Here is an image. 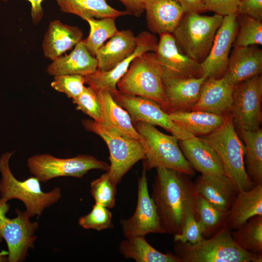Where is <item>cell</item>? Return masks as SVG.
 <instances>
[{
	"label": "cell",
	"mask_w": 262,
	"mask_h": 262,
	"mask_svg": "<svg viewBox=\"0 0 262 262\" xmlns=\"http://www.w3.org/2000/svg\"><path fill=\"white\" fill-rule=\"evenodd\" d=\"M151 197L164 233L181 232L188 214L196 213L198 193L187 175L167 168H157Z\"/></svg>",
	"instance_id": "cell-1"
},
{
	"label": "cell",
	"mask_w": 262,
	"mask_h": 262,
	"mask_svg": "<svg viewBox=\"0 0 262 262\" xmlns=\"http://www.w3.org/2000/svg\"><path fill=\"white\" fill-rule=\"evenodd\" d=\"M227 224L213 236L194 244L175 242L181 262H262V254L246 251L234 242Z\"/></svg>",
	"instance_id": "cell-2"
},
{
	"label": "cell",
	"mask_w": 262,
	"mask_h": 262,
	"mask_svg": "<svg viewBox=\"0 0 262 262\" xmlns=\"http://www.w3.org/2000/svg\"><path fill=\"white\" fill-rule=\"evenodd\" d=\"M202 138L216 153L225 175L231 180L238 193L254 186L245 168L244 143L237 133L230 115L227 116L220 127Z\"/></svg>",
	"instance_id": "cell-3"
},
{
	"label": "cell",
	"mask_w": 262,
	"mask_h": 262,
	"mask_svg": "<svg viewBox=\"0 0 262 262\" xmlns=\"http://www.w3.org/2000/svg\"><path fill=\"white\" fill-rule=\"evenodd\" d=\"M162 76L163 70L155 52H145L133 60L118 82L117 88L122 93L153 100L168 113L170 110L164 90Z\"/></svg>",
	"instance_id": "cell-4"
},
{
	"label": "cell",
	"mask_w": 262,
	"mask_h": 262,
	"mask_svg": "<svg viewBox=\"0 0 262 262\" xmlns=\"http://www.w3.org/2000/svg\"><path fill=\"white\" fill-rule=\"evenodd\" d=\"M14 152H7L0 158V181L1 197L9 201L17 199L21 201L26 207V212L31 217L41 215L43 211L54 203L61 197V190L56 187L49 192L41 189L40 181L35 177L26 180H17L12 173L9 164L10 158Z\"/></svg>",
	"instance_id": "cell-5"
},
{
	"label": "cell",
	"mask_w": 262,
	"mask_h": 262,
	"mask_svg": "<svg viewBox=\"0 0 262 262\" xmlns=\"http://www.w3.org/2000/svg\"><path fill=\"white\" fill-rule=\"evenodd\" d=\"M134 127L141 138L145 158L143 164L147 170L167 168L192 176L194 169L183 155L178 138L165 134L154 126L142 122H135Z\"/></svg>",
	"instance_id": "cell-6"
},
{
	"label": "cell",
	"mask_w": 262,
	"mask_h": 262,
	"mask_svg": "<svg viewBox=\"0 0 262 262\" xmlns=\"http://www.w3.org/2000/svg\"><path fill=\"white\" fill-rule=\"evenodd\" d=\"M223 16L184 13L172 34L180 50L201 63L208 56Z\"/></svg>",
	"instance_id": "cell-7"
},
{
	"label": "cell",
	"mask_w": 262,
	"mask_h": 262,
	"mask_svg": "<svg viewBox=\"0 0 262 262\" xmlns=\"http://www.w3.org/2000/svg\"><path fill=\"white\" fill-rule=\"evenodd\" d=\"M82 123L86 130L99 136L107 145L110 161L108 171L111 180L116 185L135 164L145 159V151L140 141L122 135L93 119H84Z\"/></svg>",
	"instance_id": "cell-8"
},
{
	"label": "cell",
	"mask_w": 262,
	"mask_h": 262,
	"mask_svg": "<svg viewBox=\"0 0 262 262\" xmlns=\"http://www.w3.org/2000/svg\"><path fill=\"white\" fill-rule=\"evenodd\" d=\"M30 172L46 182L59 177L82 178L92 169L108 171L110 165L89 155H79L69 158H59L49 154H38L27 161Z\"/></svg>",
	"instance_id": "cell-9"
},
{
	"label": "cell",
	"mask_w": 262,
	"mask_h": 262,
	"mask_svg": "<svg viewBox=\"0 0 262 262\" xmlns=\"http://www.w3.org/2000/svg\"><path fill=\"white\" fill-rule=\"evenodd\" d=\"M8 201L4 198H0V235L7 245L8 261L22 262L28 255L29 249L33 247L39 223L31 222L28 213L18 209L16 210V217H7L10 208Z\"/></svg>",
	"instance_id": "cell-10"
},
{
	"label": "cell",
	"mask_w": 262,
	"mask_h": 262,
	"mask_svg": "<svg viewBox=\"0 0 262 262\" xmlns=\"http://www.w3.org/2000/svg\"><path fill=\"white\" fill-rule=\"evenodd\" d=\"M262 99L261 75L234 86L230 115L237 130L256 131L261 128Z\"/></svg>",
	"instance_id": "cell-11"
},
{
	"label": "cell",
	"mask_w": 262,
	"mask_h": 262,
	"mask_svg": "<svg viewBox=\"0 0 262 262\" xmlns=\"http://www.w3.org/2000/svg\"><path fill=\"white\" fill-rule=\"evenodd\" d=\"M115 101L130 115L134 122H142L153 126H159L179 140L194 136L178 126L155 101L138 96L118 91L112 95Z\"/></svg>",
	"instance_id": "cell-12"
},
{
	"label": "cell",
	"mask_w": 262,
	"mask_h": 262,
	"mask_svg": "<svg viewBox=\"0 0 262 262\" xmlns=\"http://www.w3.org/2000/svg\"><path fill=\"white\" fill-rule=\"evenodd\" d=\"M147 169L143 164L138 180L137 201L133 215L120 221L125 238L143 236L150 233H164L159 221L155 205L148 191Z\"/></svg>",
	"instance_id": "cell-13"
},
{
	"label": "cell",
	"mask_w": 262,
	"mask_h": 262,
	"mask_svg": "<svg viewBox=\"0 0 262 262\" xmlns=\"http://www.w3.org/2000/svg\"><path fill=\"white\" fill-rule=\"evenodd\" d=\"M236 16L237 13L223 16L210 51L200 63L202 76L206 79L221 78L226 70L230 49L237 32Z\"/></svg>",
	"instance_id": "cell-14"
},
{
	"label": "cell",
	"mask_w": 262,
	"mask_h": 262,
	"mask_svg": "<svg viewBox=\"0 0 262 262\" xmlns=\"http://www.w3.org/2000/svg\"><path fill=\"white\" fill-rule=\"evenodd\" d=\"M137 45L133 53L110 70L101 72L97 70L85 77V83L95 91H109L112 95L118 91L117 84L128 69L133 60L138 55L148 51H156L158 39L154 34L143 31L137 35Z\"/></svg>",
	"instance_id": "cell-15"
},
{
	"label": "cell",
	"mask_w": 262,
	"mask_h": 262,
	"mask_svg": "<svg viewBox=\"0 0 262 262\" xmlns=\"http://www.w3.org/2000/svg\"><path fill=\"white\" fill-rule=\"evenodd\" d=\"M154 52L163 73L183 77L202 76L200 64L180 50L171 33L160 35Z\"/></svg>",
	"instance_id": "cell-16"
},
{
	"label": "cell",
	"mask_w": 262,
	"mask_h": 262,
	"mask_svg": "<svg viewBox=\"0 0 262 262\" xmlns=\"http://www.w3.org/2000/svg\"><path fill=\"white\" fill-rule=\"evenodd\" d=\"M206 79L203 76L183 77L163 73V87L170 112L191 109L197 101Z\"/></svg>",
	"instance_id": "cell-17"
},
{
	"label": "cell",
	"mask_w": 262,
	"mask_h": 262,
	"mask_svg": "<svg viewBox=\"0 0 262 262\" xmlns=\"http://www.w3.org/2000/svg\"><path fill=\"white\" fill-rule=\"evenodd\" d=\"M234 88L224 77L206 79L199 98L191 110L226 115L231 110Z\"/></svg>",
	"instance_id": "cell-18"
},
{
	"label": "cell",
	"mask_w": 262,
	"mask_h": 262,
	"mask_svg": "<svg viewBox=\"0 0 262 262\" xmlns=\"http://www.w3.org/2000/svg\"><path fill=\"white\" fill-rule=\"evenodd\" d=\"M262 50L256 46L233 47L223 76L234 86L261 75Z\"/></svg>",
	"instance_id": "cell-19"
},
{
	"label": "cell",
	"mask_w": 262,
	"mask_h": 262,
	"mask_svg": "<svg viewBox=\"0 0 262 262\" xmlns=\"http://www.w3.org/2000/svg\"><path fill=\"white\" fill-rule=\"evenodd\" d=\"M179 145L193 168L202 175H225L216 153L202 137L193 136L180 140Z\"/></svg>",
	"instance_id": "cell-20"
},
{
	"label": "cell",
	"mask_w": 262,
	"mask_h": 262,
	"mask_svg": "<svg viewBox=\"0 0 262 262\" xmlns=\"http://www.w3.org/2000/svg\"><path fill=\"white\" fill-rule=\"evenodd\" d=\"M198 194L216 209L228 213L238 192L226 175H201L194 182Z\"/></svg>",
	"instance_id": "cell-21"
},
{
	"label": "cell",
	"mask_w": 262,
	"mask_h": 262,
	"mask_svg": "<svg viewBox=\"0 0 262 262\" xmlns=\"http://www.w3.org/2000/svg\"><path fill=\"white\" fill-rule=\"evenodd\" d=\"M147 27L153 34L172 33L184 11L175 0H144Z\"/></svg>",
	"instance_id": "cell-22"
},
{
	"label": "cell",
	"mask_w": 262,
	"mask_h": 262,
	"mask_svg": "<svg viewBox=\"0 0 262 262\" xmlns=\"http://www.w3.org/2000/svg\"><path fill=\"white\" fill-rule=\"evenodd\" d=\"M137 45V37L131 30L118 31L97 52V70L101 72L111 70L132 54Z\"/></svg>",
	"instance_id": "cell-23"
},
{
	"label": "cell",
	"mask_w": 262,
	"mask_h": 262,
	"mask_svg": "<svg viewBox=\"0 0 262 262\" xmlns=\"http://www.w3.org/2000/svg\"><path fill=\"white\" fill-rule=\"evenodd\" d=\"M98 69V61L88 50L84 40L80 41L68 55L60 56L52 61L47 72L50 75L74 74L84 77Z\"/></svg>",
	"instance_id": "cell-24"
},
{
	"label": "cell",
	"mask_w": 262,
	"mask_h": 262,
	"mask_svg": "<svg viewBox=\"0 0 262 262\" xmlns=\"http://www.w3.org/2000/svg\"><path fill=\"white\" fill-rule=\"evenodd\" d=\"M82 32L78 27L58 20L52 21L42 43L44 56L53 61L75 47L82 40Z\"/></svg>",
	"instance_id": "cell-25"
},
{
	"label": "cell",
	"mask_w": 262,
	"mask_h": 262,
	"mask_svg": "<svg viewBox=\"0 0 262 262\" xmlns=\"http://www.w3.org/2000/svg\"><path fill=\"white\" fill-rule=\"evenodd\" d=\"M96 92L101 106L99 123L122 135L141 141L140 136L133 125L130 115L115 101L112 94L106 90Z\"/></svg>",
	"instance_id": "cell-26"
},
{
	"label": "cell",
	"mask_w": 262,
	"mask_h": 262,
	"mask_svg": "<svg viewBox=\"0 0 262 262\" xmlns=\"http://www.w3.org/2000/svg\"><path fill=\"white\" fill-rule=\"evenodd\" d=\"M256 215H262V184L238 193L228 212L227 223L235 230Z\"/></svg>",
	"instance_id": "cell-27"
},
{
	"label": "cell",
	"mask_w": 262,
	"mask_h": 262,
	"mask_svg": "<svg viewBox=\"0 0 262 262\" xmlns=\"http://www.w3.org/2000/svg\"><path fill=\"white\" fill-rule=\"evenodd\" d=\"M178 126L195 136L206 135L220 127L228 116L202 111H174L168 113Z\"/></svg>",
	"instance_id": "cell-28"
},
{
	"label": "cell",
	"mask_w": 262,
	"mask_h": 262,
	"mask_svg": "<svg viewBox=\"0 0 262 262\" xmlns=\"http://www.w3.org/2000/svg\"><path fill=\"white\" fill-rule=\"evenodd\" d=\"M145 237L125 238L119 244V252L125 259H131L136 262H181L172 253L164 254L157 250Z\"/></svg>",
	"instance_id": "cell-29"
},
{
	"label": "cell",
	"mask_w": 262,
	"mask_h": 262,
	"mask_svg": "<svg viewBox=\"0 0 262 262\" xmlns=\"http://www.w3.org/2000/svg\"><path fill=\"white\" fill-rule=\"evenodd\" d=\"M61 11L78 16L82 19L117 17L126 15L116 10L107 0H55Z\"/></svg>",
	"instance_id": "cell-30"
},
{
	"label": "cell",
	"mask_w": 262,
	"mask_h": 262,
	"mask_svg": "<svg viewBox=\"0 0 262 262\" xmlns=\"http://www.w3.org/2000/svg\"><path fill=\"white\" fill-rule=\"evenodd\" d=\"M245 147L244 164L254 186L262 184V130H238Z\"/></svg>",
	"instance_id": "cell-31"
},
{
	"label": "cell",
	"mask_w": 262,
	"mask_h": 262,
	"mask_svg": "<svg viewBox=\"0 0 262 262\" xmlns=\"http://www.w3.org/2000/svg\"><path fill=\"white\" fill-rule=\"evenodd\" d=\"M228 213L216 209L198 195L196 204V217L204 239L213 236L227 224Z\"/></svg>",
	"instance_id": "cell-32"
},
{
	"label": "cell",
	"mask_w": 262,
	"mask_h": 262,
	"mask_svg": "<svg viewBox=\"0 0 262 262\" xmlns=\"http://www.w3.org/2000/svg\"><path fill=\"white\" fill-rule=\"evenodd\" d=\"M234 242L243 249L255 254H262V215L248 219L237 229L231 231Z\"/></svg>",
	"instance_id": "cell-33"
},
{
	"label": "cell",
	"mask_w": 262,
	"mask_h": 262,
	"mask_svg": "<svg viewBox=\"0 0 262 262\" xmlns=\"http://www.w3.org/2000/svg\"><path fill=\"white\" fill-rule=\"evenodd\" d=\"M115 19L113 17H105L98 19L91 18L85 20L89 25L90 33L84 41L88 50L93 56L95 57L106 41L118 32Z\"/></svg>",
	"instance_id": "cell-34"
},
{
	"label": "cell",
	"mask_w": 262,
	"mask_h": 262,
	"mask_svg": "<svg viewBox=\"0 0 262 262\" xmlns=\"http://www.w3.org/2000/svg\"><path fill=\"white\" fill-rule=\"evenodd\" d=\"M236 20L238 29L232 47L262 45V21L238 14H237Z\"/></svg>",
	"instance_id": "cell-35"
},
{
	"label": "cell",
	"mask_w": 262,
	"mask_h": 262,
	"mask_svg": "<svg viewBox=\"0 0 262 262\" xmlns=\"http://www.w3.org/2000/svg\"><path fill=\"white\" fill-rule=\"evenodd\" d=\"M116 184L111 179L108 171L91 181V195L95 203L108 209L115 207L116 201Z\"/></svg>",
	"instance_id": "cell-36"
},
{
	"label": "cell",
	"mask_w": 262,
	"mask_h": 262,
	"mask_svg": "<svg viewBox=\"0 0 262 262\" xmlns=\"http://www.w3.org/2000/svg\"><path fill=\"white\" fill-rule=\"evenodd\" d=\"M112 219V213L108 208L95 203L89 213L79 218L78 223L84 229L99 231L113 228Z\"/></svg>",
	"instance_id": "cell-37"
},
{
	"label": "cell",
	"mask_w": 262,
	"mask_h": 262,
	"mask_svg": "<svg viewBox=\"0 0 262 262\" xmlns=\"http://www.w3.org/2000/svg\"><path fill=\"white\" fill-rule=\"evenodd\" d=\"M76 109L81 111L93 120L99 122L101 118V106L96 91L91 87H85L82 92L72 99Z\"/></svg>",
	"instance_id": "cell-38"
},
{
	"label": "cell",
	"mask_w": 262,
	"mask_h": 262,
	"mask_svg": "<svg viewBox=\"0 0 262 262\" xmlns=\"http://www.w3.org/2000/svg\"><path fill=\"white\" fill-rule=\"evenodd\" d=\"M85 77L74 74L61 75L54 76L51 83L55 90L63 93L72 99L79 96L85 86Z\"/></svg>",
	"instance_id": "cell-39"
},
{
	"label": "cell",
	"mask_w": 262,
	"mask_h": 262,
	"mask_svg": "<svg viewBox=\"0 0 262 262\" xmlns=\"http://www.w3.org/2000/svg\"><path fill=\"white\" fill-rule=\"evenodd\" d=\"M204 239L198 223L196 213L191 212L187 216L181 232L174 235V241L182 243L196 244Z\"/></svg>",
	"instance_id": "cell-40"
},
{
	"label": "cell",
	"mask_w": 262,
	"mask_h": 262,
	"mask_svg": "<svg viewBox=\"0 0 262 262\" xmlns=\"http://www.w3.org/2000/svg\"><path fill=\"white\" fill-rule=\"evenodd\" d=\"M241 0H203L205 10L223 16L237 13Z\"/></svg>",
	"instance_id": "cell-41"
},
{
	"label": "cell",
	"mask_w": 262,
	"mask_h": 262,
	"mask_svg": "<svg viewBox=\"0 0 262 262\" xmlns=\"http://www.w3.org/2000/svg\"><path fill=\"white\" fill-rule=\"evenodd\" d=\"M237 14L262 21V0H241Z\"/></svg>",
	"instance_id": "cell-42"
},
{
	"label": "cell",
	"mask_w": 262,
	"mask_h": 262,
	"mask_svg": "<svg viewBox=\"0 0 262 262\" xmlns=\"http://www.w3.org/2000/svg\"><path fill=\"white\" fill-rule=\"evenodd\" d=\"M125 6L126 15L139 17L145 12L144 0H118Z\"/></svg>",
	"instance_id": "cell-43"
},
{
	"label": "cell",
	"mask_w": 262,
	"mask_h": 262,
	"mask_svg": "<svg viewBox=\"0 0 262 262\" xmlns=\"http://www.w3.org/2000/svg\"><path fill=\"white\" fill-rule=\"evenodd\" d=\"M181 6L184 13L196 12L201 13L206 12L203 0H175Z\"/></svg>",
	"instance_id": "cell-44"
},
{
	"label": "cell",
	"mask_w": 262,
	"mask_h": 262,
	"mask_svg": "<svg viewBox=\"0 0 262 262\" xmlns=\"http://www.w3.org/2000/svg\"><path fill=\"white\" fill-rule=\"evenodd\" d=\"M7 1L8 0H1ZM31 4V16L33 23L38 24L43 16V10L42 7V2L43 0H27Z\"/></svg>",
	"instance_id": "cell-45"
},
{
	"label": "cell",
	"mask_w": 262,
	"mask_h": 262,
	"mask_svg": "<svg viewBox=\"0 0 262 262\" xmlns=\"http://www.w3.org/2000/svg\"><path fill=\"white\" fill-rule=\"evenodd\" d=\"M2 238L0 235V244L1 241H2ZM8 251H0V262H4L8 261Z\"/></svg>",
	"instance_id": "cell-46"
}]
</instances>
